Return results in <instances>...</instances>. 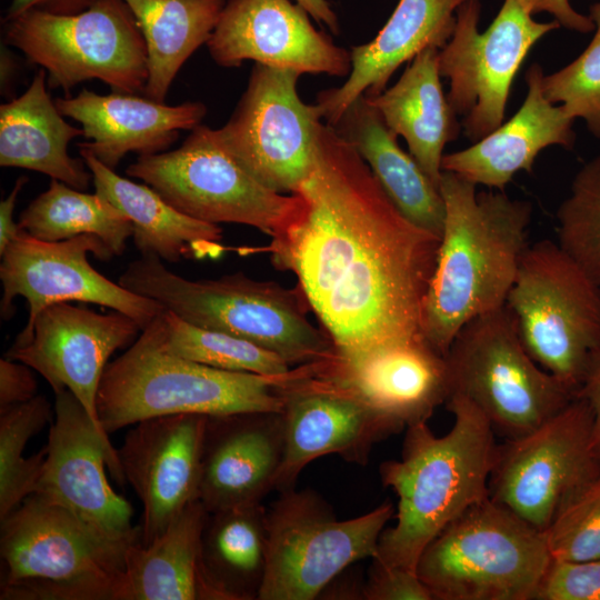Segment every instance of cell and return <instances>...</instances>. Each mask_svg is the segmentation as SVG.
Segmentation results:
<instances>
[{"label": "cell", "instance_id": "d6a6232c", "mask_svg": "<svg viewBox=\"0 0 600 600\" xmlns=\"http://www.w3.org/2000/svg\"><path fill=\"white\" fill-rule=\"evenodd\" d=\"M147 46L143 94L164 102L186 61L210 39L227 0H124Z\"/></svg>", "mask_w": 600, "mask_h": 600}, {"label": "cell", "instance_id": "f546056e", "mask_svg": "<svg viewBox=\"0 0 600 600\" xmlns=\"http://www.w3.org/2000/svg\"><path fill=\"white\" fill-rule=\"evenodd\" d=\"M439 51L423 50L392 87L378 96L364 94L387 127L404 138L410 154L438 188L444 146L459 132L440 81Z\"/></svg>", "mask_w": 600, "mask_h": 600}, {"label": "cell", "instance_id": "4316f807", "mask_svg": "<svg viewBox=\"0 0 600 600\" xmlns=\"http://www.w3.org/2000/svg\"><path fill=\"white\" fill-rule=\"evenodd\" d=\"M79 153L92 174L96 192L132 222L133 243L141 257L176 263L182 259H216L226 250L219 224L184 214L153 188L117 174L87 149L79 147Z\"/></svg>", "mask_w": 600, "mask_h": 600}, {"label": "cell", "instance_id": "b9f144b4", "mask_svg": "<svg viewBox=\"0 0 600 600\" xmlns=\"http://www.w3.org/2000/svg\"><path fill=\"white\" fill-rule=\"evenodd\" d=\"M29 366L1 358L0 410L31 400L37 394V380Z\"/></svg>", "mask_w": 600, "mask_h": 600}, {"label": "cell", "instance_id": "5bb4252c", "mask_svg": "<svg viewBox=\"0 0 600 600\" xmlns=\"http://www.w3.org/2000/svg\"><path fill=\"white\" fill-rule=\"evenodd\" d=\"M531 16L522 0H504L480 33L479 0L457 10L453 33L439 51V70L449 80L447 99L463 116L464 132L474 142L502 123L512 81L528 52L560 27L557 20L538 22Z\"/></svg>", "mask_w": 600, "mask_h": 600}, {"label": "cell", "instance_id": "603a6c76", "mask_svg": "<svg viewBox=\"0 0 600 600\" xmlns=\"http://www.w3.org/2000/svg\"><path fill=\"white\" fill-rule=\"evenodd\" d=\"M283 452L281 411L208 417L199 500L209 512L261 502L274 490Z\"/></svg>", "mask_w": 600, "mask_h": 600}, {"label": "cell", "instance_id": "1f68e13d", "mask_svg": "<svg viewBox=\"0 0 600 600\" xmlns=\"http://www.w3.org/2000/svg\"><path fill=\"white\" fill-rule=\"evenodd\" d=\"M267 510L256 502L208 513L201 567L214 600H258L268 563Z\"/></svg>", "mask_w": 600, "mask_h": 600}, {"label": "cell", "instance_id": "7a4b0ae2", "mask_svg": "<svg viewBox=\"0 0 600 600\" xmlns=\"http://www.w3.org/2000/svg\"><path fill=\"white\" fill-rule=\"evenodd\" d=\"M444 221L422 312L424 339L447 354L461 328L506 307L529 247L532 204L504 191H477L442 171Z\"/></svg>", "mask_w": 600, "mask_h": 600}, {"label": "cell", "instance_id": "f35d334b", "mask_svg": "<svg viewBox=\"0 0 600 600\" xmlns=\"http://www.w3.org/2000/svg\"><path fill=\"white\" fill-rule=\"evenodd\" d=\"M543 533L553 559H600V474L563 506Z\"/></svg>", "mask_w": 600, "mask_h": 600}, {"label": "cell", "instance_id": "c3c4849f", "mask_svg": "<svg viewBox=\"0 0 600 600\" xmlns=\"http://www.w3.org/2000/svg\"><path fill=\"white\" fill-rule=\"evenodd\" d=\"M14 61L11 59L10 52L2 48L1 49V88L8 87L9 81L14 74Z\"/></svg>", "mask_w": 600, "mask_h": 600}, {"label": "cell", "instance_id": "2e32d148", "mask_svg": "<svg viewBox=\"0 0 600 600\" xmlns=\"http://www.w3.org/2000/svg\"><path fill=\"white\" fill-rule=\"evenodd\" d=\"M88 253L100 260L113 258L106 244L92 234L43 241L20 230L10 242L1 254V318L7 320L13 314L17 297L27 300L29 311L13 346L28 341L37 316L54 303L78 301L110 308L131 317L141 330L163 311L156 300L137 294L96 270Z\"/></svg>", "mask_w": 600, "mask_h": 600}, {"label": "cell", "instance_id": "277c9868", "mask_svg": "<svg viewBox=\"0 0 600 600\" xmlns=\"http://www.w3.org/2000/svg\"><path fill=\"white\" fill-rule=\"evenodd\" d=\"M118 282L192 324L272 351L291 367L330 359L336 353L324 330L309 320L310 307L298 287L289 289L242 272L190 280L172 272L157 257L133 260Z\"/></svg>", "mask_w": 600, "mask_h": 600}, {"label": "cell", "instance_id": "7dc6e473", "mask_svg": "<svg viewBox=\"0 0 600 600\" xmlns=\"http://www.w3.org/2000/svg\"><path fill=\"white\" fill-rule=\"evenodd\" d=\"M304 8L310 17L318 23L324 24L330 31L339 32V21L336 12L327 0H294Z\"/></svg>", "mask_w": 600, "mask_h": 600}, {"label": "cell", "instance_id": "6da1fadb", "mask_svg": "<svg viewBox=\"0 0 600 600\" xmlns=\"http://www.w3.org/2000/svg\"><path fill=\"white\" fill-rule=\"evenodd\" d=\"M292 194L296 210L266 250L274 267L296 276L336 353L424 338L440 238L409 221L356 149L322 121L313 171Z\"/></svg>", "mask_w": 600, "mask_h": 600}, {"label": "cell", "instance_id": "bcb514c9", "mask_svg": "<svg viewBox=\"0 0 600 600\" xmlns=\"http://www.w3.org/2000/svg\"><path fill=\"white\" fill-rule=\"evenodd\" d=\"M27 182V177L18 178L10 193L0 202V254L20 232L18 222L13 220V212L18 196Z\"/></svg>", "mask_w": 600, "mask_h": 600}, {"label": "cell", "instance_id": "f6af8a7d", "mask_svg": "<svg viewBox=\"0 0 600 600\" xmlns=\"http://www.w3.org/2000/svg\"><path fill=\"white\" fill-rule=\"evenodd\" d=\"M97 0H11L4 20L13 19L29 10L54 14H76L88 9Z\"/></svg>", "mask_w": 600, "mask_h": 600}, {"label": "cell", "instance_id": "d590c367", "mask_svg": "<svg viewBox=\"0 0 600 600\" xmlns=\"http://www.w3.org/2000/svg\"><path fill=\"white\" fill-rule=\"evenodd\" d=\"M54 411L44 396L0 410V521L33 493L46 460V447L23 457L28 441Z\"/></svg>", "mask_w": 600, "mask_h": 600}, {"label": "cell", "instance_id": "4dcf8cb0", "mask_svg": "<svg viewBox=\"0 0 600 600\" xmlns=\"http://www.w3.org/2000/svg\"><path fill=\"white\" fill-rule=\"evenodd\" d=\"M208 513L196 500L151 543L131 544L114 600H214L201 567Z\"/></svg>", "mask_w": 600, "mask_h": 600}, {"label": "cell", "instance_id": "cb8c5ba5", "mask_svg": "<svg viewBox=\"0 0 600 600\" xmlns=\"http://www.w3.org/2000/svg\"><path fill=\"white\" fill-rule=\"evenodd\" d=\"M59 112L81 124L90 140L79 142L104 166L114 170L130 152L139 156L168 151L181 130L201 124L207 107L200 101L176 106L136 93L99 94L82 89L76 97L54 99Z\"/></svg>", "mask_w": 600, "mask_h": 600}, {"label": "cell", "instance_id": "5b68a950", "mask_svg": "<svg viewBox=\"0 0 600 600\" xmlns=\"http://www.w3.org/2000/svg\"><path fill=\"white\" fill-rule=\"evenodd\" d=\"M160 314L103 371L97 411L108 434L159 416L282 411L294 367L284 376H262L178 357L161 346Z\"/></svg>", "mask_w": 600, "mask_h": 600}, {"label": "cell", "instance_id": "ee69618b", "mask_svg": "<svg viewBox=\"0 0 600 600\" xmlns=\"http://www.w3.org/2000/svg\"><path fill=\"white\" fill-rule=\"evenodd\" d=\"M577 397L583 398L592 413V440L600 462V350L593 357Z\"/></svg>", "mask_w": 600, "mask_h": 600}, {"label": "cell", "instance_id": "9a60e30c", "mask_svg": "<svg viewBox=\"0 0 600 600\" xmlns=\"http://www.w3.org/2000/svg\"><path fill=\"white\" fill-rule=\"evenodd\" d=\"M300 73L254 63L247 88L224 126L213 129L221 147L252 177L280 192L296 193L316 163L314 104L297 91Z\"/></svg>", "mask_w": 600, "mask_h": 600}, {"label": "cell", "instance_id": "44dd1931", "mask_svg": "<svg viewBox=\"0 0 600 600\" xmlns=\"http://www.w3.org/2000/svg\"><path fill=\"white\" fill-rule=\"evenodd\" d=\"M207 416L179 413L141 420L126 433L118 460L143 506L142 543L149 544L199 500Z\"/></svg>", "mask_w": 600, "mask_h": 600}, {"label": "cell", "instance_id": "d4e9b609", "mask_svg": "<svg viewBox=\"0 0 600 600\" xmlns=\"http://www.w3.org/2000/svg\"><path fill=\"white\" fill-rule=\"evenodd\" d=\"M467 1L399 0L378 34L351 49V71L343 84L317 96L321 119L333 127L356 99L382 93L402 63L428 48L441 49L453 33L457 10Z\"/></svg>", "mask_w": 600, "mask_h": 600}, {"label": "cell", "instance_id": "60d3db41", "mask_svg": "<svg viewBox=\"0 0 600 600\" xmlns=\"http://www.w3.org/2000/svg\"><path fill=\"white\" fill-rule=\"evenodd\" d=\"M369 578L361 588L366 600H433L416 570L386 566L372 560Z\"/></svg>", "mask_w": 600, "mask_h": 600}, {"label": "cell", "instance_id": "e0dca14e", "mask_svg": "<svg viewBox=\"0 0 600 600\" xmlns=\"http://www.w3.org/2000/svg\"><path fill=\"white\" fill-rule=\"evenodd\" d=\"M54 420L47 456L33 493L60 503L102 537L126 546L142 540L132 524L130 502L110 486L126 482L117 449L102 434L81 402L69 391L54 393Z\"/></svg>", "mask_w": 600, "mask_h": 600}, {"label": "cell", "instance_id": "ffe728a7", "mask_svg": "<svg viewBox=\"0 0 600 600\" xmlns=\"http://www.w3.org/2000/svg\"><path fill=\"white\" fill-rule=\"evenodd\" d=\"M309 17L290 0H227L206 46L223 68L252 60L300 74L349 76L350 52L317 30Z\"/></svg>", "mask_w": 600, "mask_h": 600}, {"label": "cell", "instance_id": "83f0119b", "mask_svg": "<svg viewBox=\"0 0 600 600\" xmlns=\"http://www.w3.org/2000/svg\"><path fill=\"white\" fill-rule=\"evenodd\" d=\"M48 89L46 70L39 68L22 94L0 106V166L37 171L84 191L92 174L82 158L68 152L83 131L64 120Z\"/></svg>", "mask_w": 600, "mask_h": 600}, {"label": "cell", "instance_id": "e575fe53", "mask_svg": "<svg viewBox=\"0 0 600 600\" xmlns=\"http://www.w3.org/2000/svg\"><path fill=\"white\" fill-rule=\"evenodd\" d=\"M160 341L172 354L221 370L284 376L293 368L253 342L198 327L166 309L160 314Z\"/></svg>", "mask_w": 600, "mask_h": 600}, {"label": "cell", "instance_id": "8d00e7d4", "mask_svg": "<svg viewBox=\"0 0 600 600\" xmlns=\"http://www.w3.org/2000/svg\"><path fill=\"white\" fill-rule=\"evenodd\" d=\"M557 222L558 244L600 286V154L576 173Z\"/></svg>", "mask_w": 600, "mask_h": 600}, {"label": "cell", "instance_id": "7bdbcfd3", "mask_svg": "<svg viewBox=\"0 0 600 600\" xmlns=\"http://www.w3.org/2000/svg\"><path fill=\"white\" fill-rule=\"evenodd\" d=\"M528 10L533 14L541 11L551 13L560 26L570 30L587 33L594 30V23L590 16L576 11L569 0H522Z\"/></svg>", "mask_w": 600, "mask_h": 600}, {"label": "cell", "instance_id": "4fadbf2b", "mask_svg": "<svg viewBox=\"0 0 600 600\" xmlns=\"http://www.w3.org/2000/svg\"><path fill=\"white\" fill-rule=\"evenodd\" d=\"M599 474L591 409L576 396L534 430L497 447L489 498L544 532Z\"/></svg>", "mask_w": 600, "mask_h": 600}, {"label": "cell", "instance_id": "ac0fdd59", "mask_svg": "<svg viewBox=\"0 0 600 600\" xmlns=\"http://www.w3.org/2000/svg\"><path fill=\"white\" fill-rule=\"evenodd\" d=\"M323 360L298 366L283 387L284 452L274 489H293L302 469L338 454L366 464L372 447L400 430L329 376Z\"/></svg>", "mask_w": 600, "mask_h": 600}, {"label": "cell", "instance_id": "8992f818", "mask_svg": "<svg viewBox=\"0 0 600 600\" xmlns=\"http://www.w3.org/2000/svg\"><path fill=\"white\" fill-rule=\"evenodd\" d=\"M130 546L32 493L1 520L0 599L114 600Z\"/></svg>", "mask_w": 600, "mask_h": 600}, {"label": "cell", "instance_id": "836d02e7", "mask_svg": "<svg viewBox=\"0 0 600 600\" xmlns=\"http://www.w3.org/2000/svg\"><path fill=\"white\" fill-rule=\"evenodd\" d=\"M18 224L20 230L43 241L96 236L113 257L123 254L133 234L130 219L109 200L54 179L20 213Z\"/></svg>", "mask_w": 600, "mask_h": 600}, {"label": "cell", "instance_id": "30bf717a", "mask_svg": "<svg viewBox=\"0 0 600 600\" xmlns=\"http://www.w3.org/2000/svg\"><path fill=\"white\" fill-rule=\"evenodd\" d=\"M4 22V43L46 70L49 89L69 97L98 79L113 92H144L147 46L124 0H97L76 14L29 10Z\"/></svg>", "mask_w": 600, "mask_h": 600}, {"label": "cell", "instance_id": "ab89813d", "mask_svg": "<svg viewBox=\"0 0 600 600\" xmlns=\"http://www.w3.org/2000/svg\"><path fill=\"white\" fill-rule=\"evenodd\" d=\"M532 600H600V559L551 558Z\"/></svg>", "mask_w": 600, "mask_h": 600}, {"label": "cell", "instance_id": "ba28073f", "mask_svg": "<svg viewBox=\"0 0 600 600\" xmlns=\"http://www.w3.org/2000/svg\"><path fill=\"white\" fill-rule=\"evenodd\" d=\"M506 306L532 359L577 393L600 350V286L558 244H529Z\"/></svg>", "mask_w": 600, "mask_h": 600}, {"label": "cell", "instance_id": "9c48e42d", "mask_svg": "<svg viewBox=\"0 0 600 600\" xmlns=\"http://www.w3.org/2000/svg\"><path fill=\"white\" fill-rule=\"evenodd\" d=\"M446 360L450 396L472 402L506 440L534 430L576 397L528 353L507 306L464 324Z\"/></svg>", "mask_w": 600, "mask_h": 600}, {"label": "cell", "instance_id": "7c38bea8", "mask_svg": "<svg viewBox=\"0 0 600 600\" xmlns=\"http://www.w3.org/2000/svg\"><path fill=\"white\" fill-rule=\"evenodd\" d=\"M167 202L197 220L238 223L273 237L298 204L252 177L219 143L214 130L198 126L173 150L139 156L126 169Z\"/></svg>", "mask_w": 600, "mask_h": 600}, {"label": "cell", "instance_id": "3957f363", "mask_svg": "<svg viewBox=\"0 0 600 600\" xmlns=\"http://www.w3.org/2000/svg\"><path fill=\"white\" fill-rule=\"evenodd\" d=\"M446 403L453 414L446 434L436 436L428 422L409 426L401 458L379 467L381 482L393 490L398 506L396 524L382 531L371 560L416 570L429 542L471 506L489 497L498 447L496 432L464 397L452 394Z\"/></svg>", "mask_w": 600, "mask_h": 600}, {"label": "cell", "instance_id": "74e56055", "mask_svg": "<svg viewBox=\"0 0 600 600\" xmlns=\"http://www.w3.org/2000/svg\"><path fill=\"white\" fill-rule=\"evenodd\" d=\"M594 36L571 63L543 77V92L551 103L561 106L573 119L584 120L588 130L600 139V1L590 8Z\"/></svg>", "mask_w": 600, "mask_h": 600}, {"label": "cell", "instance_id": "52a82bcc", "mask_svg": "<svg viewBox=\"0 0 600 600\" xmlns=\"http://www.w3.org/2000/svg\"><path fill=\"white\" fill-rule=\"evenodd\" d=\"M550 560L544 533L488 497L429 542L416 570L433 600H532Z\"/></svg>", "mask_w": 600, "mask_h": 600}, {"label": "cell", "instance_id": "484cf974", "mask_svg": "<svg viewBox=\"0 0 600 600\" xmlns=\"http://www.w3.org/2000/svg\"><path fill=\"white\" fill-rule=\"evenodd\" d=\"M543 77L541 66H530L526 72L528 93L517 113L471 147L443 154L442 171L504 191L516 173L532 172L541 150L553 144L572 149L574 119L546 98Z\"/></svg>", "mask_w": 600, "mask_h": 600}, {"label": "cell", "instance_id": "d6986e66", "mask_svg": "<svg viewBox=\"0 0 600 600\" xmlns=\"http://www.w3.org/2000/svg\"><path fill=\"white\" fill-rule=\"evenodd\" d=\"M140 332L138 322L120 311L99 313L60 302L44 308L28 341L12 344L6 357L40 373L54 393L69 390L108 436L97 411L100 381L110 357L131 346Z\"/></svg>", "mask_w": 600, "mask_h": 600}, {"label": "cell", "instance_id": "7402d4cb", "mask_svg": "<svg viewBox=\"0 0 600 600\" xmlns=\"http://www.w3.org/2000/svg\"><path fill=\"white\" fill-rule=\"evenodd\" d=\"M323 369L400 431L428 422L450 396L446 356L424 338L346 358L336 353Z\"/></svg>", "mask_w": 600, "mask_h": 600}, {"label": "cell", "instance_id": "8fae6325", "mask_svg": "<svg viewBox=\"0 0 600 600\" xmlns=\"http://www.w3.org/2000/svg\"><path fill=\"white\" fill-rule=\"evenodd\" d=\"M394 512L384 501L362 516L338 520L316 491H281L267 510L268 563L258 600L318 598L350 564L376 556Z\"/></svg>", "mask_w": 600, "mask_h": 600}, {"label": "cell", "instance_id": "f1b7e54d", "mask_svg": "<svg viewBox=\"0 0 600 600\" xmlns=\"http://www.w3.org/2000/svg\"><path fill=\"white\" fill-rule=\"evenodd\" d=\"M332 128L364 160L396 208L413 224L440 238L444 221L440 189L401 149L368 98L362 94L356 99Z\"/></svg>", "mask_w": 600, "mask_h": 600}]
</instances>
